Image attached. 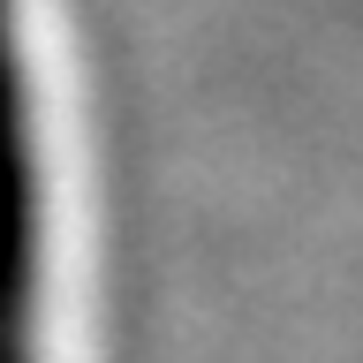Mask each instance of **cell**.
<instances>
[{"label": "cell", "instance_id": "6da1fadb", "mask_svg": "<svg viewBox=\"0 0 363 363\" xmlns=\"http://www.w3.org/2000/svg\"><path fill=\"white\" fill-rule=\"evenodd\" d=\"M0 363H38V136L16 0H0Z\"/></svg>", "mask_w": 363, "mask_h": 363}]
</instances>
